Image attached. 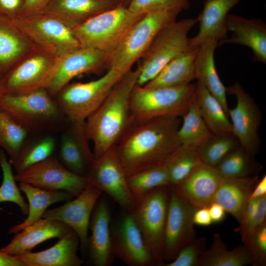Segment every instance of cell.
Wrapping results in <instances>:
<instances>
[{"instance_id":"cell-16","label":"cell","mask_w":266,"mask_h":266,"mask_svg":"<svg viewBox=\"0 0 266 266\" xmlns=\"http://www.w3.org/2000/svg\"><path fill=\"white\" fill-rule=\"evenodd\" d=\"M103 192L88 182L82 192L72 200L59 207L48 209L42 218L61 221L69 227L78 235L83 253L87 251L88 230L94 207Z\"/></svg>"},{"instance_id":"cell-9","label":"cell","mask_w":266,"mask_h":266,"mask_svg":"<svg viewBox=\"0 0 266 266\" xmlns=\"http://www.w3.org/2000/svg\"><path fill=\"white\" fill-rule=\"evenodd\" d=\"M38 49L61 57L81 46L72 29L57 18L42 12L11 20Z\"/></svg>"},{"instance_id":"cell-24","label":"cell","mask_w":266,"mask_h":266,"mask_svg":"<svg viewBox=\"0 0 266 266\" xmlns=\"http://www.w3.org/2000/svg\"><path fill=\"white\" fill-rule=\"evenodd\" d=\"M72 229L64 223L42 218L15 234L11 241L0 251L17 256L28 251L41 243L53 238H60Z\"/></svg>"},{"instance_id":"cell-10","label":"cell","mask_w":266,"mask_h":266,"mask_svg":"<svg viewBox=\"0 0 266 266\" xmlns=\"http://www.w3.org/2000/svg\"><path fill=\"white\" fill-rule=\"evenodd\" d=\"M198 18L174 21L158 34L143 56L136 85L142 86L155 78L172 59L191 49L188 33Z\"/></svg>"},{"instance_id":"cell-26","label":"cell","mask_w":266,"mask_h":266,"mask_svg":"<svg viewBox=\"0 0 266 266\" xmlns=\"http://www.w3.org/2000/svg\"><path fill=\"white\" fill-rule=\"evenodd\" d=\"M242 0H205L202 12L198 18L200 23L198 33L189 38L191 49L198 48L209 39L219 41L227 37L226 18L229 11Z\"/></svg>"},{"instance_id":"cell-28","label":"cell","mask_w":266,"mask_h":266,"mask_svg":"<svg viewBox=\"0 0 266 266\" xmlns=\"http://www.w3.org/2000/svg\"><path fill=\"white\" fill-rule=\"evenodd\" d=\"M258 175L237 178L223 176L214 200L239 223L254 189Z\"/></svg>"},{"instance_id":"cell-32","label":"cell","mask_w":266,"mask_h":266,"mask_svg":"<svg viewBox=\"0 0 266 266\" xmlns=\"http://www.w3.org/2000/svg\"><path fill=\"white\" fill-rule=\"evenodd\" d=\"M253 262V258L244 243L229 250L220 234L215 233L211 246L200 255L199 266H243Z\"/></svg>"},{"instance_id":"cell-46","label":"cell","mask_w":266,"mask_h":266,"mask_svg":"<svg viewBox=\"0 0 266 266\" xmlns=\"http://www.w3.org/2000/svg\"><path fill=\"white\" fill-rule=\"evenodd\" d=\"M51 1V0H25L16 17H25L42 12Z\"/></svg>"},{"instance_id":"cell-33","label":"cell","mask_w":266,"mask_h":266,"mask_svg":"<svg viewBox=\"0 0 266 266\" xmlns=\"http://www.w3.org/2000/svg\"><path fill=\"white\" fill-rule=\"evenodd\" d=\"M195 96L200 115L210 131L215 134L232 133L231 121L223 107L199 81L196 83Z\"/></svg>"},{"instance_id":"cell-53","label":"cell","mask_w":266,"mask_h":266,"mask_svg":"<svg viewBox=\"0 0 266 266\" xmlns=\"http://www.w3.org/2000/svg\"><path fill=\"white\" fill-rule=\"evenodd\" d=\"M1 79H2V77H0V86H1Z\"/></svg>"},{"instance_id":"cell-38","label":"cell","mask_w":266,"mask_h":266,"mask_svg":"<svg viewBox=\"0 0 266 266\" xmlns=\"http://www.w3.org/2000/svg\"><path fill=\"white\" fill-rule=\"evenodd\" d=\"M133 200L158 187L170 186L166 165L153 167L127 177Z\"/></svg>"},{"instance_id":"cell-40","label":"cell","mask_w":266,"mask_h":266,"mask_svg":"<svg viewBox=\"0 0 266 266\" xmlns=\"http://www.w3.org/2000/svg\"><path fill=\"white\" fill-rule=\"evenodd\" d=\"M240 145L233 133L213 134L197 149L202 163L216 166L227 154Z\"/></svg>"},{"instance_id":"cell-17","label":"cell","mask_w":266,"mask_h":266,"mask_svg":"<svg viewBox=\"0 0 266 266\" xmlns=\"http://www.w3.org/2000/svg\"><path fill=\"white\" fill-rule=\"evenodd\" d=\"M111 235L114 255L126 265L155 266L149 250L131 212L124 211L111 225Z\"/></svg>"},{"instance_id":"cell-42","label":"cell","mask_w":266,"mask_h":266,"mask_svg":"<svg viewBox=\"0 0 266 266\" xmlns=\"http://www.w3.org/2000/svg\"><path fill=\"white\" fill-rule=\"evenodd\" d=\"M190 0H131L128 8L137 14L167 11H182L190 7Z\"/></svg>"},{"instance_id":"cell-52","label":"cell","mask_w":266,"mask_h":266,"mask_svg":"<svg viewBox=\"0 0 266 266\" xmlns=\"http://www.w3.org/2000/svg\"><path fill=\"white\" fill-rule=\"evenodd\" d=\"M120 0L123 1L127 6H128L130 1H131V0Z\"/></svg>"},{"instance_id":"cell-8","label":"cell","mask_w":266,"mask_h":266,"mask_svg":"<svg viewBox=\"0 0 266 266\" xmlns=\"http://www.w3.org/2000/svg\"><path fill=\"white\" fill-rule=\"evenodd\" d=\"M169 186L154 189L134 199L132 211L152 257L155 266H163L164 239Z\"/></svg>"},{"instance_id":"cell-1","label":"cell","mask_w":266,"mask_h":266,"mask_svg":"<svg viewBox=\"0 0 266 266\" xmlns=\"http://www.w3.org/2000/svg\"><path fill=\"white\" fill-rule=\"evenodd\" d=\"M179 117L163 116L131 121L115 146L127 177L164 165L181 146Z\"/></svg>"},{"instance_id":"cell-48","label":"cell","mask_w":266,"mask_h":266,"mask_svg":"<svg viewBox=\"0 0 266 266\" xmlns=\"http://www.w3.org/2000/svg\"><path fill=\"white\" fill-rule=\"evenodd\" d=\"M195 224L201 226H208L212 223L208 207L198 208L195 211L194 217Z\"/></svg>"},{"instance_id":"cell-27","label":"cell","mask_w":266,"mask_h":266,"mask_svg":"<svg viewBox=\"0 0 266 266\" xmlns=\"http://www.w3.org/2000/svg\"><path fill=\"white\" fill-rule=\"evenodd\" d=\"M38 49L8 18L0 15V77Z\"/></svg>"},{"instance_id":"cell-13","label":"cell","mask_w":266,"mask_h":266,"mask_svg":"<svg viewBox=\"0 0 266 266\" xmlns=\"http://www.w3.org/2000/svg\"><path fill=\"white\" fill-rule=\"evenodd\" d=\"M226 92L235 97L236 103L228 110L232 133L240 144L251 155L259 152L261 139L258 130L262 115L254 99L237 82L226 88Z\"/></svg>"},{"instance_id":"cell-19","label":"cell","mask_w":266,"mask_h":266,"mask_svg":"<svg viewBox=\"0 0 266 266\" xmlns=\"http://www.w3.org/2000/svg\"><path fill=\"white\" fill-rule=\"evenodd\" d=\"M85 123L69 121L61 132L59 160L71 172L87 178L94 157Z\"/></svg>"},{"instance_id":"cell-39","label":"cell","mask_w":266,"mask_h":266,"mask_svg":"<svg viewBox=\"0 0 266 266\" xmlns=\"http://www.w3.org/2000/svg\"><path fill=\"white\" fill-rule=\"evenodd\" d=\"M30 135L10 115L0 108V147L13 159Z\"/></svg>"},{"instance_id":"cell-3","label":"cell","mask_w":266,"mask_h":266,"mask_svg":"<svg viewBox=\"0 0 266 266\" xmlns=\"http://www.w3.org/2000/svg\"><path fill=\"white\" fill-rule=\"evenodd\" d=\"M0 108L32 135L61 132L69 122L45 89L20 94H0Z\"/></svg>"},{"instance_id":"cell-12","label":"cell","mask_w":266,"mask_h":266,"mask_svg":"<svg viewBox=\"0 0 266 266\" xmlns=\"http://www.w3.org/2000/svg\"><path fill=\"white\" fill-rule=\"evenodd\" d=\"M198 208L169 186L164 239V261L174 259L180 249L196 237L193 217Z\"/></svg>"},{"instance_id":"cell-2","label":"cell","mask_w":266,"mask_h":266,"mask_svg":"<svg viewBox=\"0 0 266 266\" xmlns=\"http://www.w3.org/2000/svg\"><path fill=\"white\" fill-rule=\"evenodd\" d=\"M140 71L139 65L126 73L86 120V133L93 144L94 160L116 146L127 129L131 121L130 97Z\"/></svg>"},{"instance_id":"cell-30","label":"cell","mask_w":266,"mask_h":266,"mask_svg":"<svg viewBox=\"0 0 266 266\" xmlns=\"http://www.w3.org/2000/svg\"><path fill=\"white\" fill-rule=\"evenodd\" d=\"M198 48L188 49L176 56L153 79L142 86L148 89L188 85L196 79L195 59Z\"/></svg>"},{"instance_id":"cell-34","label":"cell","mask_w":266,"mask_h":266,"mask_svg":"<svg viewBox=\"0 0 266 266\" xmlns=\"http://www.w3.org/2000/svg\"><path fill=\"white\" fill-rule=\"evenodd\" d=\"M32 136L28 137L16 156L9 160L17 173L48 158L55 151L56 140L51 134Z\"/></svg>"},{"instance_id":"cell-15","label":"cell","mask_w":266,"mask_h":266,"mask_svg":"<svg viewBox=\"0 0 266 266\" xmlns=\"http://www.w3.org/2000/svg\"><path fill=\"white\" fill-rule=\"evenodd\" d=\"M87 178L89 183L110 196L124 211H132L133 199L115 146L94 160Z\"/></svg>"},{"instance_id":"cell-37","label":"cell","mask_w":266,"mask_h":266,"mask_svg":"<svg viewBox=\"0 0 266 266\" xmlns=\"http://www.w3.org/2000/svg\"><path fill=\"white\" fill-rule=\"evenodd\" d=\"M201 162L197 148L181 145L166 164L170 186L187 178Z\"/></svg>"},{"instance_id":"cell-7","label":"cell","mask_w":266,"mask_h":266,"mask_svg":"<svg viewBox=\"0 0 266 266\" xmlns=\"http://www.w3.org/2000/svg\"><path fill=\"white\" fill-rule=\"evenodd\" d=\"M123 76L116 70L109 68L96 80L68 83L54 99L69 121L85 123Z\"/></svg>"},{"instance_id":"cell-36","label":"cell","mask_w":266,"mask_h":266,"mask_svg":"<svg viewBox=\"0 0 266 266\" xmlns=\"http://www.w3.org/2000/svg\"><path fill=\"white\" fill-rule=\"evenodd\" d=\"M216 167L223 176L237 178L257 175L262 169L254 156L241 145L227 154Z\"/></svg>"},{"instance_id":"cell-31","label":"cell","mask_w":266,"mask_h":266,"mask_svg":"<svg viewBox=\"0 0 266 266\" xmlns=\"http://www.w3.org/2000/svg\"><path fill=\"white\" fill-rule=\"evenodd\" d=\"M19 185L20 190L25 194L28 200V214L23 222L9 228V233L16 234L42 218L44 211L51 204L68 201L73 197L64 191L46 190L24 182H19Z\"/></svg>"},{"instance_id":"cell-43","label":"cell","mask_w":266,"mask_h":266,"mask_svg":"<svg viewBox=\"0 0 266 266\" xmlns=\"http://www.w3.org/2000/svg\"><path fill=\"white\" fill-rule=\"evenodd\" d=\"M206 239L196 237L182 247L173 261L164 266H199L200 258L206 249Z\"/></svg>"},{"instance_id":"cell-47","label":"cell","mask_w":266,"mask_h":266,"mask_svg":"<svg viewBox=\"0 0 266 266\" xmlns=\"http://www.w3.org/2000/svg\"><path fill=\"white\" fill-rule=\"evenodd\" d=\"M23 5L22 0H0V15L13 19L18 15Z\"/></svg>"},{"instance_id":"cell-25","label":"cell","mask_w":266,"mask_h":266,"mask_svg":"<svg viewBox=\"0 0 266 266\" xmlns=\"http://www.w3.org/2000/svg\"><path fill=\"white\" fill-rule=\"evenodd\" d=\"M79 245L78 235L71 230L47 249L28 251L15 257L25 266H80L84 261L77 254Z\"/></svg>"},{"instance_id":"cell-49","label":"cell","mask_w":266,"mask_h":266,"mask_svg":"<svg viewBox=\"0 0 266 266\" xmlns=\"http://www.w3.org/2000/svg\"><path fill=\"white\" fill-rule=\"evenodd\" d=\"M208 208L212 223H219L224 220L226 212L220 204L213 201Z\"/></svg>"},{"instance_id":"cell-51","label":"cell","mask_w":266,"mask_h":266,"mask_svg":"<svg viewBox=\"0 0 266 266\" xmlns=\"http://www.w3.org/2000/svg\"><path fill=\"white\" fill-rule=\"evenodd\" d=\"M266 195V175L258 181L252 193L251 194L250 200L259 199Z\"/></svg>"},{"instance_id":"cell-35","label":"cell","mask_w":266,"mask_h":266,"mask_svg":"<svg viewBox=\"0 0 266 266\" xmlns=\"http://www.w3.org/2000/svg\"><path fill=\"white\" fill-rule=\"evenodd\" d=\"M182 117L177 132L181 145L198 148L213 135L200 115L196 96Z\"/></svg>"},{"instance_id":"cell-18","label":"cell","mask_w":266,"mask_h":266,"mask_svg":"<svg viewBox=\"0 0 266 266\" xmlns=\"http://www.w3.org/2000/svg\"><path fill=\"white\" fill-rule=\"evenodd\" d=\"M108 56L97 49L80 48L60 57L53 80L46 90L56 95L75 77L84 73L98 72L107 66Z\"/></svg>"},{"instance_id":"cell-6","label":"cell","mask_w":266,"mask_h":266,"mask_svg":"<svg viewBox=\"0 0 266 266\" xmlns=\"http://www.w3.org/2000/svg\"><path fill=\"white\" fill-rule=\"evenodd\" d=\"M144 14L131 12L121 5L100 13L72 29L81 47L113 52L130 28Z\"/></svg>"},{"instance_id":"cell-11","label":"cell","mask_w":266,"mask_h":266,"mask_svg":"<svg viewBox=\"0 0 266 266\" xmlns=\"http://www.w3.org/2000/svg\"><path fill=\"white\" fill-rule=\"evenodd\" d=\"M59 59L60 57L36 49L2 77L0 94H20L46 90L55 75Z\"/></svg>"},{"instance_id":"cell-50","label":"cell","mask_w":266,"mask_h":266,"mask_svg":"<svg viewBox=\"0 0 266 266\" xmlns=\"http://www.w3.org/2000/svg\"><path fill=\"white\" fill-rule=\"evenodd\" d=\"M0 266H25L17 257L0 251Z\"/></svg>"},{"instance_id":"cell-5","label":"cell","mask_w":266,"mask_h":266,"mask_svg":"<svg viewBox=\"0 0 266 266\" xmlns=\"http://www.w3.org/2000/svg\"><path fill=\"white\" fill-rule=\"evenodd\" d=\"M196 84L148 89L135 85L130 100L131 121L153 118L182 117L195 97Z\"/></svg>"},{"instance_id":"cell-23","label":"cell","mask_w":266,"mask_h":266,"mask_svg":"<svg viewBox=\"0 0 266 266\" xmlns=\"http://www.w3.org/2000/svg\"><path fill=\"white\" fill-rule=\"evenodd\" d=\"M227 31L232 32L230 38L220 41L250 48L254 53L253 60L266 62V25L260 20L248 19L237 15L228 14L226 18Z\"/></svg>"},{"instance_id":"cell-14","label":"cell","mask_w":266,"mask_h":266,"mask_svg":"<svg viewBox=\"0 0 266 266\" xmlns=\"http://www.w3.org/2000/svg\"><path fill=\"white\" fill-rule=\"evenodd\" d=\"M15 178L24 182L49 191H64L76 197L88 183L87 178L77 175L67 169L53 155L23 171Z\"/></svg>"},{"instance_id":"cell-45","label":"cell","mask_w":266,"mask_h":266,"mask_svg":"<svg viewBox=\"0 0 266 266\" xmlns=\"http://www.w3.org/2000/svg\"><path fill=\"white\" fill-rule=\"evenodd\" d=\"M266 195L259 199L256 212L246 223L234 229L240 234L241 241L244 242L256 230L266 222Z\"/></svg>"},{"instance_id":"cell-21","label":"cell","mask_w":266,"mask_h":266,"mask_svg":"<svg viewBox=\"0 0 266 266\" xmlns=\"http://www.w3.org/2000/svg\"><path fill=\"white\" fill-rule=\"evenodd\" d=\"M222 177L216 166L201 162L187 178L171 187L194 206L208 207L214 200Z\"/></svg>"},{"instance_id":"cell-41","label":"cell","mask_w":266,"mask_h":266,"mask_svg":"<svg viewBox=\"0 0 266 266\" xmlns=\"http://www.w3.org/2000/svg\"><path fill=\"white\" fill-rule=\"evenodd\" d=\"M0 166L2 172V181L0 185V203L4 202L14 203L19 207L24 215H27L28 204L21 195L13 173L12 165L2 149L0 150Z\"/></svg>"},{"instance_id":"cell-29","label":"cell","mask_w":266,"mask_h":266,"mask_svg":"<svg viewBox=\"0 0 266 266\" xmlns=\"http://www.w3.org/2000/svg\"><path fill=\"white\" fill-rule=\"evenodd\" d=\"M218 43V40L211 38L198 47L195 59L196 79L218 100L228 116L229 107L227 101L226 88L219 78L214 62V51Z\"/></svg>"},{"instance_id":"cell-20","label":"cell","mask_w":266,"mask_h":266,"mask_svg":"<svg viewBox=\"0 0 266 266\" xmlns=\"http://www.w3.org/2000/svg\"><path fill=\"white\" fill-rule=\"evenodd\" d=\"M111 213L104 198L98 200L92 213L88 248L90 263L95 266H109L115 257L111 235Z\"/></svg>"},{"instance_id":"cell-22","label":"cell","mask_w":266,"mask_h":266,"mask_svg":"<svg viewBox=\"0 0 266 266\" xmlns=\"http://www.w3.org/2000/svg\"><path fill=\"white\" fill-rule=\"evenodd\" d=\"M121 5L126 6L120 0H51L42 12L57 18L72 29Z\"/></svg>"},{"instance_id":"cell-44","label":"cell","mask_w":266,"mask_h":266,"mask_svg":"<svg viewBox=\"0 0 266 266\" xmlns=\"http://www.w3.org/2000/svg\"><path fill=\"white\" fill-rule=\"evenodd\" d=\"M253 258L252 265H266V222L256 230L244 242Z\"/></svg>"},{"instance_id":"cell-4","label":"cell","mask_w":266,"mask_h":266,"mask_svg":"<svg viewBox=\"0 0 266 266\" xmlns=\"http://www.w3.org/2000/svg\"><path fill=\"white\" fill-rule=\"evenodd\" d=\"M181 11L175 10L144 14L128 31L109 56L107 66L124 75L141 58L158 34L176 21Z\"/></svg>"}]
</instances>
